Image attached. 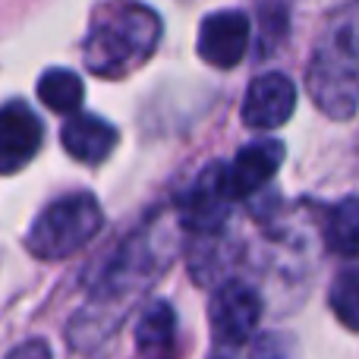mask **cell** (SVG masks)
Listing matches in <instances>:
<instances>
[{"instance_id":"cell-1","label":"cell","mask_w":359,"mask_h":359,"mask_svg":"<svg viewBox=\"0 0 359 359\" xmlns=\"http://www.w3.org/2000/svg\"><path fill=\"white\" fill-rule=\"evenodd\" d=\"M170 255L174 249L164 236L161 211H158L145 217L142 227L126 236L98 268V280L88 287L86 306L69 322V344L88 350L104 341L120 325V318L133 309V303L161 278Z\"/></svg>"},{"instance_id":"cell-2","label":"cell","mask_w":359,"mask_h":359,"mask_svg":"<svg viewBox=\"0 0 359 359\" xmlns=\"http://www.w3.org/2000/svg\"><path fill=\"white\" fill-rule=\"evenodd\" d=\"M161 19L139 0H104L82 41V60L95 76L117 79L139 69L158 48Z\"/></svg>"},{"instance_id":"cell-3","label":"cell","mask_w":359,"mask_h":359,"mask_svg":"<svg viewBox=\"0 0 359 359\" xmlns=\"http://www.w3.org/2000/svg\"><path fill=\"white\" fill-rule=\"evenodd\" d=\"M309 95L328 117L347 120L359 107V0L341 10L318 38L306 76Z\"/></svg>"},{"instance_id":"cell-4","label":"cell","mask_w":359,"mask_h":359,"mask_svg":"<svg viewBox=\"0 0 359 359\" xmlns=\"http://www.w3.org/2000/svg\"><path fill=\"white\" fill-rule=\"evenodd\" d=\"M104 227L101 205L92 192H67L44 205L25 233V249L41 262H60L76 255Z\"/></svg>"},{"instance_id":"cell-5","label":"cell","mask_w":359,"mask_h":359,"mask_svg":"<svg viewBox=\"0 0 359 359\" xmlns=\"http://www.w3.org/2000/svg\"><path fill=\"white\" fill-rule=\"evenodd\" d=\"M262 318V297L243 280H227L208 299L211 334L221 347H240L252 337Z\"/></svg>"},{"instance_id":"cell-6","label":"cell","mask_w":359,"mask_h":359,"mask_svg":"<svg viewBox=\"0 0 359 359\" xmlns=\"http://www.w3.org/2000/svg\"><path fill=\"white\" fill-rule=\"evenodd\" d=\"M284 142L278 139H255L243 145L230 164H221V189L230 202H243L262 186L271 183V177L280 170L284 161Z\"/></svg>"},{"instance_id":"cell-7","label":"cell","mask_w":359,"mask_h":359,"mask_svg":"<svg viewBox=\"0 0 359 359\" xmlns=\"http://www.w3.org/2000/svg\"><path fill=\"white\" fill-rule=\"evenodd\" d=\"M230 205L233 202H230L221 189V164H211V168H205L202 174L196 177V183L180 196L177 221H180V227H186L189 233L211 236L224 227Z\"/></svg>"},{"instance_id":"cell-8","label":"cell","mask_w":359,"mask_h":359,"mask_svg":"<svg viewBox=\"0 0 359 359\" xmlns=\"http://www.w3.org/2000/svg\"><path fill=\"white\" fill-rule=\"evenodd\" d=\"M297 107V86L284 73H262L249 82L243 98V123L249 130H278Z\"/></svg>"},{"instance_id":"cell-9","label":"cell","mask_w":359,"mask_h":359,"mask_svg":"<svg viewBox=\"0 0 359 359\" xmlns=\"http://www.w3.org/2000/svg\"><path fill=\"white\" fill-rule=\"evenodd\" d=\"M198 57L217 69H230L249 48V19L240 10H217L198 25Z\"/></svg>"},{"instance_id":"cell-10","label":"cell","mask_w":359,"mask_h":359,"mask_svg":"<svg viewBox=\"0 0 359 359\" xmlns=\"http://www.w3.org/2000/svg\"><path fill=\"white\" fill-rule=\"evenodd\" d=\"M44 126L25 101H6L0 111V170L16 174L38 155Z\"/></svg>"},{"instance_id":"cell-11","label":"cell","mask_w":359,"mask_h":359,"mask_svg":"<svg viewBox=\"0 0 359 359\" xmlns=\"http://www.w3.org/2000/svg\"><path fill=\"white\" fill-rule=\"evenodd\" d=\"M60 142L69 158L82 164H101L117 149L120 133L107 120L95 114H69V120L60 126Z\"/></svg>"},{"instance_id":"cell-12","label":"cell","mask_w":359,"mask_h":359,"mask_svg":"<svg viewBox=\"0 0 359 359\" xmlns=\"http://www.w3.org/2000/svg\"><path fill=\"white\" fill-rule=\"evenodd\" d=\"M177 316L168 299H151L136 322V350L142 359H170L174 356Z\"/></svg>"},{"instance_id":"cell-13","label":"cell","mask_w":359,"mask_h":359,"mask_svg":"<svg viewBox=\"0 0 359 359\" xmlns=\"http://www.w3.org/2000/svg\"><path fill=\"white\" fill-rule=\"evenodd\" d=\"M325 243L341 259L359 255V196H347L328 211L325 224Z\"/></svg>"},{"instance_id":"cell-14","label":"cell","mask_w":359,"mask_h":359,"mask_svg":"<svg viewBox=\"0 0 359 359\" xmlns=\"http://www.w3.org/2000/svg\"><path fill=\"white\" fill-rule=\"evenodd\" d=\"M38 98H41L44 107L57 114H73L76 107L86 98V88H82V79L73 73V69H44L41 79H38Z\"/></svg>"},{"instance_id":"cell-15","label":"cell","mask_w":359,"mask_h":359,"mask_svg":"<svg viewBox=\"0 0 359 359\" xmlns=\"http://www.w3.org/2000/svg\"><path fill=\"white\" fill-rule=\"evenodd\" d=\"M328 303L344 328L359 331V268H347V271L337 274L334 284H331Z\"/></svg>"},{"instance_id":"cell-16","label":"cell","mask_w":359,"mask_h":359,"mask_svg":"<svg viewBox=\"0 0 359 359\" xmlns=\"http://www.w3.org/2000/svg\"><path fill=\"white\" fill-rule=\"evenodd\" d=\"M6 359H54V356H50V347L44 341H25L19 347H13Z\"/></svg>"}]
</instances>
